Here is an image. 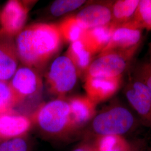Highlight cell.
<instances>
[{"instance_id":"cell-11","label":"cell","mask_w":151,"mask_h":151,"mask_svg":"<svg viewBox=\"0 0 151 151\" xmlns=\"http://www.w3.org/2000/svg\"><path fill=\"white\" fill-rule=\"evenodd\" d=\"M113 2L106 1L85 6L75 16L77 22L85 30L111 24Z\"/></svg>"},{"instance_id":"cell-19","label":"cell","mask_w":151,"mask_h":151,"mask_svg":"<svg viewBox=\"0 0 151 151\" xmlns=\"http://www.w3.org/2000/svg\"><path fill=\"white\" fill-rule=\"evenodd\" d=\"M58 27L62 38L70 43L81 39L87 31L77 22L75 16L67 17L60 23Z\"/></svg>"},{"instance_id":"cell-20","label":"cell","mask_w":151,"mask_h":151,"mask_svg":"<svg viewBox=\"0 0 151 151\" xmlns=\"http://www.w3.org/2000/svg\"><path fill=\"white\" fill-rule=\"evenodd\" d=\"M20 102L10 83L0 81V115L12 111V109Z\"/></svg>"},{"instance_id":"cell-12","label":"cell","mask_w":151,"mask_h":151,"mask_svg":"<svg viewBox=\"0 0 151 151\" xmlns=\"http://www.w3.org/2000/svg\"><path fill=\"white\" fill-rule=\"evenodd\" d=\"M32 120L11 111L0 115V142L27 135Z\"/></svg>"},{"instance_id":"cell-21","label":"cell","mask_w":151,"mask_h":151,"mask_svg":"<svg viewBox=\"0 0 151 151\" xmlns=\"http://www.w3.org/2000/svg\"><path fill=\"white\" fill-rule=\"evenodd\" d=\"M133 20L143 29L151 30V0H139Z\"/></svg>"},{"instance_id":"cell-14","label":"cell","mask_w":151,"mask_h":151,"mask_svg":"<svg viewBox=\"0 0 151 151\" xmlns=\"http://www.w3.org/2000/svg\"><path fill=\"white\" fill-rule=\"evenodd\" d=\"M68 102L72 118L78 130L88 125L96 114V104L87 96L72 97Z\"/></svg>"},{"instance_id":"cell-7","label":"cell","mask_w":151,"mask_h":151,"mask_svg":"<svg viewBox=\"0 0 151 151\" xmlns=\"http://www.w3.org/2000/svg\"><path fill=\"white\" fill-rule=\"evenodd\" d=\"M28 10L20 1H8L0 13V37L12 38L17 35L27 21Z\"/></svg>"},{"instance_id":"cell-16","label":"cell","mask_w":151,"mask_h":151,"mask_svg":"<svg viewBox=\"0 0 151 151\" xmlns=\"http://www.w3.org/2000/svg\"><path fill=\"white\" fill-rule=\"evenodd\" d=\"M94 55L82 39L70 43L67 53V55L75 65L78 75L85 74V76Z\"/></svg>"},{"instance_id":"cell-25","label":"cell","mask_w":151,"mask_h":151,"mask_svg":"<svg viewBox=\"0 0 151 151\" xmlns=\"http://www.w3.org/2000/svg\"><path fill=\"white\" fill-rule=\"evenodd\" d=\"M124 151H150L147 142L144 139L132 140L129 147Z\"/></svg>"},{"instance_id":"cell-5","label":"cell","mask_w":151,"mask_h":151,"mask_svg":"<svg viewBox=\"0 0 151 151\" xmlns=\"http://www.w3.org/2000/svg\"><path fill=\"white\" fill-rule=\"evenodd\" d=\"M78 73L72 60L66 55L57 57L50 67L47 82L52 93L63 96L75 86Z\"/></svg>"},{"instance_id":"cell-26","label":"cell","mask_w":151,"mask_h":151,"mask_svg":"<svg viewBox=\"0 0 151 151\" xmlns=\"http://www.w3.org/2000/svg\"><path fill=\"white\" fill-rule=\"evenodd\" d=\"M72 151H96L91 140H85Z\"/></svg>"},{"instance_id":"cell-28","label":"cell","mask_w":151,"mask_h":151,"mask_svg":"<svg viewBox=\"0 0 151 151\" xmlns=\"http://www.w3.org/2000/svg\"><path fill=\"white\" fill-rule=\"evenodd\" d=\"M150 151H151V150H150Z\"/></svg>"},{"instance_id":"cell-2","label":"cell","mask_w":151,"mask_h":151,"mask_svg":"<svg viewBox=\"0 0 151 151\" xmlns=\"http://www.w3.org/2000/svg\"><path fill=\"white\" fill-rule=\"evenodd\" d=\"M142 125L133 111L119 100H115L96 114L88 124L84 136L85 140H89L103 135L125 137L134 133Z\"/></svg>"},{"instance_id":"cell-8","label":"cell","mask_w":151,"mask_h":151,"mask_svg":"<svg viewBox=\"0 0 151 151\" xmlns=\"http://www.w3.org/2000/svg\"><path fill=\"white\" fill-rule=\"evenodd\" d=\"M10 85L20 103L37 96L42 88V82L38 73L25 65L17 70Z\"/></svg>"},{"instance_id":"cell-9","label":"cell","mask_w":151,"mask_h":151,"mask_svg":"<svg viewBox=\"0 0 151 151\" xmlns=\"http://www.w3.org/2000/svg\"><path fill=\"white\" fill-rule=\"evenodd\" d=\"M143 30L133 20L116 27L109 42L100 53L114 50H126L139 45Z\"/></svg>"},{"instance_id":"cell-13","label":"cell","mask_w":151,"mask_h":151,"mask_svg":"<svg viewBox=\"0 0 151 151\" xmlns=\"http://www.w3.org/2000/svg\"><path fill=\"white\" fill-rule=\"evenodd\" d=\"M18 58L11 38L0 37V81L6 82L12 78L17 70Z\"/></svg>"},{"instance_id":"cell-18","label":"cell","mask_w":151,"mask_h":151,"mask_svg":"<svg viewBox=\"0 0 151 151\" xmlns=\"http://www.w3.org/2000/svg\"><path fill=\"white\" fill-rule=\"evenodd\" d=\"M96 151H124L131 145L125 137L116 135L99 136L91 140Z\"/></svg>"},{"instance_id":"cell-23","label":"cell","mask_w":151,"mask_h":151,"mask_svg":"<svg viewBox=\"0 0 151 151\" xmlns=\"http://www.w3.org/2000/svg\"><path fill=\"white\" fill-rule=\"evenodd\" d=\"M86 2L83 0H57L54 1L50 7L52 15L62 16L65 14L75 10Z\"/></svg>"},{"instance_id":"cell-22","label":"cell","mask_w":151,"mask_h":151,"mask_svg":"<svg viewBox=\"0 0 151 151\" xmlns=\"http://www.w3.org/2000/svg\"><path fill=\"white\" fill-rule=\"evenodd\" d=\"M32 142L27 135L0 142V151H31Z\"/></svg>"},{"instance_id":"cell-4","label":"cell","mask_w":151,"mask_h":151,"mask_svg":"<svg viewBox=\"0 0 151 151\" xmlns=\"http://www.w3.org/2000/svg\"><path fill=\"white\" fill-rule=\"evenodd\" d=\"M140 45L126 50H114L100 53L92 62L86 77H116L128 70Z\"/></svg>"},{"instance_id":"cell-24","label":"cell","mask_w":151,"mask_h":151,"mask_svg":"<svg viewBox=\"0 0 151 151\" xmlns=\"http://www.w3.org/2000/svg\"><path fill=\"white\" fill-rule=\"evenodd\" d=\"M133 77L142 82L151 92V62L137 64L133 70Z\"/></svg>"},{"instance_id":"cell-1","label":"cell","mask_w":151,"mask_h":151,"mask_svg":"<svg viewBox=\"0 0 151 151\" xmlns=\"http://www.w3.org/2000/svg\"><path fill=\"white\" fill-rule=\"evenodd\" d=\"M62 36L58 26L38 24L22 30L16 37V52L22 63L42 67L59 50Z\"/></svg>"},{"instance_id":"cell-10","label":"cell","mask_w":151,"mask_h":151,"mask_svg":"<svg viewBox=\"0 0 151 151\" xmlns=\"http://www.w3.org/2000/svg\"><path fill=\"white\" fill-rule=\"evenodd\" d=\"M123 82V76L116 77H85L84 88L87 96L97 105L114 96Z\"/></svg>"},{"instance_id":"cell-27","label":"cell","mask_w":151,"mask_h":151,"mask_svg":"<svg viewBox=\"0 0 151 151\" xmlns=\"http://www.w3.org/2000/svg\"><path fill=\"white\" fill-rule=\"evenodd\" d=\"M149 55H150V62H151V42L149 44Z\"/></svg>"},{"instance_id":"cell-3","label":"cell","mask_w":151,"mask_h":151,"mask_svg":"<svg viewBox=\"0 0 151 151\" xmlns=\"http://www.w3.org/2000/svg\"><path fill=\"white\" fill-rule=\"evenodd\" d=\"M32 122L49 138H65L78 130L72 118L68 102L60 99L40 105L33 114Z\"/></svg>"},{"instance_id":"cell-15","label":"cell","mask_w":151,"mask_h":151,"mask_svg":"<svg viewBox=\"0 0 151 151\" xmlns=\"http://www.w3.org/2000/svg\"><path fill=\"white\" fill-rule=\"evenodd\" d=\"M115 28L111 23L87 30L82 39L94 54L100 53L109 42Z\"/></svg>"},{"instance_id":"cell-17","label":"cell","mask_w":151,"mask_h":151,"mask_svg":"<svg viewBox=\"0 0 151 151\" xmlns=\"http://www.w3.org/2000/svg\"><path fill=\"white\" fill-rule=\"evenodd\" d=\"M139 0L114 1L111 6V24L115 27L133 20Z\"/></svg>"},{"instance_id":"cell-6","label":"cell","mask_w":151,"mask_h":151,"mask_svg":"<svg viewBox=\"0 0 151 151\" xmlns=\"http://www.w3.org/2000/svg\"><path fill=\"white\" fill-rule=\"evenodd\" d=\"M124 95L143 126L151 130V92L141 81L130 77Z\"/></svg>"}]
</instances>
